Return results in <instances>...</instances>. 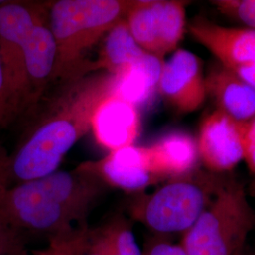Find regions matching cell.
<instances>
[{
  "label": "cell",
  "instance_id": "27",
  "mask_svg": "<svg viewBox=\"0 0 255 255\" xmlns=\"http://www.w3.org/2000/svg\"><path fill=\"white\" fill-rule=\"evenodd\" d=\"M237 255H255L254 254H252V253H250V252H248L246 250H243L242 252H240L239 254H237Z\"/></svg>",
  "mask_w": 255,
  "mask_h": 255
},
{
  "label": "cell",
  "instance_id": "11",
  "mask_svg": "<svg viewBox=\"0 0 255 255\" xmlns=\"http://www.w3.org/2000/svg\"><path fill=\"white\" fill-rule=\"evenodd\" d=\"M83 165L97 174L108 186L140 194L159 181L151 173L146 146H132L110 151L107 156Z\"/></svg>",
  "mask_w": 255,
  "mask_h": 255
},
{
  "label": "cell",
  "instance_id": "4",
  "mask_svg": "<svg viewBox=\"0 0 255 255\" xmlns=\"http://www.w3.org/2000/svg\"><path fill=\"white\" fill-rule=\"evenodd\" d=\"M227 174L197 167L166 180L149 194H137L128 205L131 219L160 235L184 234L201 217L228 181Z\"/></svg>",
  "mask_w": 255,
  "mask_h": 255
},
{
  "label": "cell",
  "instance_id": "20",
  "mask_svg": "<svg viewBox=\"0 0 255 255\" xmlns=\"http://www.w3.org/2000/svg\"><path fill=\"white\" fill-rule=\"evenodd\" d=\"M27 234L0 215V255H26Z\"/></svg>",
  "mask_w": 255,
  "mask_h": 255
},
{
  "label": "cell",
  "instance_id": "10",
  "mask_svg": "<svg viewBox=\"0 0 255 255\" xmlns=\"http://www.w3.org/2000/svg\"><path fill=\"white\" fill-rule=\"evenodd\" d=\"M197 146L207 171L228 173L243 160L241 122L219 110L213 111L201 121Z\"/></svg>",
  "mask_w": 255,
  "mask_h": 255
},
{
  "label": "cell",
  "instance_id": "18",
  "mask_svg": "<svg viewBox=\"0 0 255 255\" xmlns=\"http://www.w3.org/2000/svg\"><path fill=\"white\" fill-rule=\"evenodd\" d=\"M100 228L109 242L112 255H143L127 218L116 216Z\"/></svg>",
  "mask_w": 255,
  "mask_h": 255
},
{
  "label": "cell",
  "instance_id": "8",
  "mask_svg": "<svg viewBox=\"0 0 255 255\" xmlns=\"http://www.w3.org/2000/svg\"><path fill=\"white\" fill-rule=\"evenodd\" d=\"M188 30L218 62L255 89V29L224 27L205 18H194Z\"/></svg>",
  "mask_w": 255,
  "mask_h": 255
},
{
  "label": "cell",
  "instance_id": "12",
  "mask_svg": "<svg viewBox=\"0 0 255 255\" xmlns=\"http://www.w3.org/2000/svg\"><path fill=\"white\" fill-rule=\"evenodd\" d=\"M140 124L139 109L112 94L96 110L91 129L97 142L110 152L134 145Z\"/></svg>",
  "mask_w": 255,
  "mask_h": 255
},
{
  "label": "cell",
  "instance_id": "1",
  "mask_svg": "<svg viewBox=\"0 0 255 255\" xmlns=\"http://www.w3.org/2000/svg\"><path fill=\"white\" fill-rule=\"evenodd\" d=\"M64 83L10 155L12 183L37 180L57 170L64 155L91 129L96 110L114 94L116 78L97 72Z\"/></svg>",
  "mask_w": 255,
  "mask_h": 255
},
{
  "label": "cell",
  "instance_id": "6",
  "mask_svg": "<svg viewBox=\"0 0 255 255\" xmlns=\"http://www.w3.org/2000/svg\"><path fill=\"white\" fill-rule=\"evenodd\" d=\"M50 2L6 1L0 7V60L11 120L26 103L25 51L31 30L48 18Z\"/></svg>",
  "mask_w": 255,
  "mask_h": 255
},
{
  "label": "cell",
  "instance_id": "21",
  "mask_svg": "<svg viewBox=\"0 0 255 255\" xmlns=\"http://www.w3.org/2000/svg\"><path fill=\"white\" fill-rule=\"evenodd\" d=\"M212 3L225 16L255 29V0H217Z\"/></svg>",
  "mask_w": 255,
  "mask_h": 255
},
{
  "label": "cell",
  "instance_id": "25",
  "mask_svg": "<svg viewBox=\"0 0 255 255\" xmlns=\"http://www.w3.org/2000/svg\"><path fill=\"white\" fill-rule=\"evenodd\" d=\"M11 185L10 155L8 154L4 146L0 145V203Z\"/></svg>",
  "mask_w": 255,
  "mask_h": 255
},
{
  "label": "cell",
  "instance_id": "17",
  "mask_svg": "<svg viewBox=\"0 0 255 255\" xmlns=\"http://www.w3.org/2000/svg\"><path fill=\"white\" fill-rule=\"evenodd\" d=\"M145 53L133 39L125 18L122 19L104 37L102 49L98 59L92 61L89 74L104 72L119 76Z\"/></svg>",
  "mask_w": 255,
  "mask_h": 255
},
{
  "label": "cell",
  "instance_id": "3",
  "mask_svg": "<svg viewBox=\"0 0 255 255\" xmlns=\"http://www.w3.org/2000/svg\"><path fill=\"white\" fill-rule=\"evenodd\" d=\"M131 0H59L50 2L48 26L57 47L53 80L71 82L89 75L87 53L125 18Z\"/></svg>",
  "mask_w": 255,
  "mask_h": 255
},
{
  "label": "cell",
  "instance_id": "15",
  "mask_svg": "<svg viewBox=\"0 0 255 255\" xmlns=\"http://www.w3.org/2000/svg\"><path fill=\"white\" fill-rule=\"evenodd\" d=\"M146 149L151 173L159 182L189 173L198 167L197 140L189 133L169 132Z\"/></svg>",
  "mask_w": 255,
  "mask_h": 255
},
{
  "label": "cell",
  "instance_id": "19",
  "mask_svg": "<svg viewBox=\"0 0 255 255\" xmlns=\"http://www.w3.org/2000/svg\"><path fill=\"white\" fill-rule=\"evenodd\" d=\"M89 227L51 237L49 245L37 255H80L86 243Z\"/></svg>",
  "mask_w": 255,
  "mask_h": 255
},
{
  "label": "cell",
  "instance_id": "26",
  "mask_svg": "<svg viewBox=\"0 0 255 255\" xmlns=\"http://www.w3.org/2000/svg\"><path fill=\"white\" fill-rule=\"evenodd\" d=\"M250 193L253 195V196H255V179H254V181L252 182L251 183V185H250Z\"/></svg>",
  "mask_w": 255,
  "mask_h": 255
},
{
  "label": "cell",
  "instance_id": "13",
  "mask_svg": "<svg viewBox=\"0 0 255 255\" xmlns=\"http://www.w3.org/2000/svg\"><path fill=\"white\" fill-rule=\"evenodd\" d=\"M205 88L217 109L232 119L245 122L255 117V89L219 62L205 74Z\"/></svg>",
  "mask_w": 255,
  "mask_h": 255
},
{
  "label": "cell",
  "instance_id": "9",
  "mask_svg": "<svg viewBox=\"0 0 255 255\" xmlns=\"http://www.w3.org/2000/svg\"><path fill=\"white\" fill-rule=\"evenodd\" d=\"M157 92L180 113L200 109L207 98L200 58L182 48L174 51L163 64Z\"/></svg>",
  "mask_w": 255,
  "mask_h": 255
},
{
  "label": "cell",
  "instance_id": "7",
  "mask_svg": "<svg viewBox=\"0 0 255 255\" xmlns=\"http://www.w3.org/2000/svg\"><path fill=\"white\" fill-rule=\"evenodd\" d=\"M186 2L177 0H135L125 20L138 46L164 61L177 50L186 26Z\"/></svg>",
  "mask_w": 255,
  "mask_h": 255
},
{
  "label": "cell",
  "instance_id": "14",
  "mask_svg": "<svg viewBox=\"0 0 255 255\" xmlns=\"http://www.w3.org/2000/svg\"><path fill=\"white\" fill-rule=\"evenodd\" d=\"M57 60L54 37L48 18L38 23L31 30L25 51L27 108L37 103L53 79Z\"/></svg>",
  "mask_w": 255,
  "mask_h": 255
},
{
  "label": "cell",
  "instance_id": "5",
  "mask_svg": "<svg viewBox=\"0 0 255 255\" xmlns=\"http://www.w3.org/2000/svg\"><path fill=\"white\" fill-rule=\"evenodd\" d=\"M255 229V211L242 182L229 178L218 196L182 234L187 255H237Z\"/></svg>",
  "mask_w": 255,
  "mask_h": 255
},
{
  "label": "cell",
  "instance_id": "16",
  "mask_svg": "<svg viewBox=\"0 0 255 255\" xmlns=\"http://www.w3.org/2000/svg\"><path fill=\"white\" fill-rule=\"evenodd\" d=\"M164 62L153 55L145 53L115 77L114 94L134 105L137 109L146 106L157 92Z\"/></svg>",
  "mask_w": 255,
  "mask_h": 255
},
{
  "label": "cell",
  "instance_id": "24",
  "mask_svg": "<svg viewBox=\"0 0 255 255\" xmlns=\"http://www.w3.org/2000/svg\"><path fill=\"white\" fill-rule=\"evenodd\" d=\"M143 255H187L181 244L165 239H152L143 250Z\"/></svg>",
  "mask_w": 255,
  "mask_h": 255
},
{
  "label": "cell",
  "instance_id": "23",
  "mask_svg": "<svg viewBox=\"0 0 255 255\" xmlns=\"http://www.w3.org/2000/svg\"><path fill=\"white\" fill-rule=\"evenodd\" d=\"M80 255H112L109 242L101 229H90L86 243Z\"/></svg>",
  "mask_w": 255,
  "mask_h": 255
},
{
  "label": "cell",
  "instance_id": "22",
  "mask_svg": "<svg viewBox=\"0 0 255 255\" xmlns=\"http://www.w3.org/2000/svg\"><path fill=\"white\" fill-rule=\"evenodd\" d=\"M243 160L250 172L255 177V117L245 122H241Z\"/></svg>",
  "mask_w": 255,
  "mask_h": 255
},
{
  "label": "cell",
  "instance_id": "2",
  "mask_svg": "<svg viewBox=\"0 0 255 255\" xmlns=\"http://www.w3.org/2000/svg\"><path fill=\"white\" fill-rule=\"evenodd\" d=\"M83 164L70 171L11 185L0 203V215L14 227L51 237L87 226V218L108 189Z\"/></svg>",
  "mask_w": 255,
  "mask_h": 255
}]
</instances>
